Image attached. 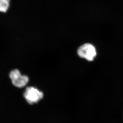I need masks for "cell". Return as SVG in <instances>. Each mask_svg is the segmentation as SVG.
<instances>
[{
    "label": "cell",
    "mask_w": 123,
    "mask_h": 123,
    "mask_svg": "<svg viewBox=\"0 0 123 123\" xmlns=\"http://www.w3.org/2000/svg\"><path fill=\"white\" fill-rule=\"evenodd\" d=\"M24 96L28 103L33 105L41 100L43 98V93L35 87H27L24 93Z\"/></svg>",
    "instance_id": "cell-1"
},
{
    "label": "cell",
    "mask_w": 123,
    "mask_h": 123,
    "mask_svg": "<svg viewBox=\"0 0 123 123\" xmlns=\"http://www.w3.org/2000/svg\"><path fill=\"white\" fill-rule=\"evenodd\" d=\"M77 54L81 58L88 61H92L96 56V49L92 44L86 43L79 47L77 50Z\"/></svg>",
    "instance_id": "cell-2"
},
{
    "label": "cell",
    "mask_w": 123,
    "mask_h": 123,
    "mask_svg": "<svg viewBox=\"0 0 123 123\" xmlns=\"http://www.w3.org/2000/svg\"><path fill=\"white\" fill-rule=\"evenodd\" d=\"M11 0H0V12L6 13L10 6Z\"/></svg>",
    "instance_id": "cell-4"
},
{
    "label": "cell",
    "mask_w": 123,
    "mask_h": 123,
    "mask_svg": "<svg viewBox=\"0 0 123 123\" xmlns=\"http://www.w3.org/2000/svg\"><path fill=\"white\" fill-rule=\"evenodd\" d=\"M9 77L14 86L19 88L25 87L29 82L28 77L21 75L20 71L18 69L12 70L10 73Z\"/></svg>",
    "instance_id": "cell-3"
}]
</instances>
